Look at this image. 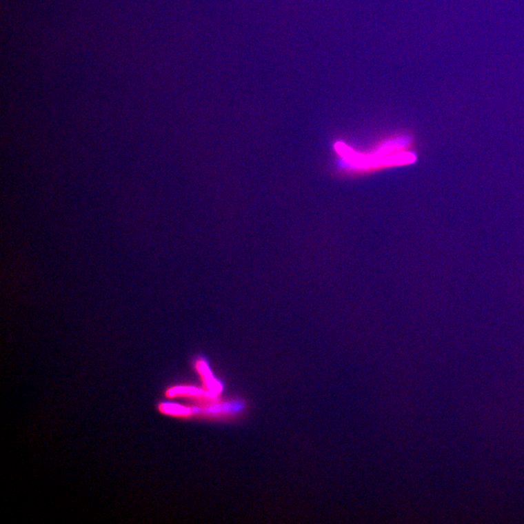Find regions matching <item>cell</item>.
I'll return each mask as SVG.
<instances>
[{"instance_id": "6da1fadb", "label": "cell", "mask_w": 524, "mask_h": 524, "mask_svg": "<svg viewBox=\"0 0 524 524\" xmlns=\"http://www.w3.org/2000/svg\"><path fill=\"white\" fill-rule=\"evenodd\" d=\"M196 369L203 376V381L206 387L214 393L216 394V392L220 391L221 385L216 381L213 375L210 371L208 365L203 361H199L196 363Z\"/></svg>"}, {"instance_id": "7a4b0ae2", "label": "cell", "mask_w": 524, "mask_h": 524, "mask_svg": "<svg viewBox=\"0 0 524 524\" xmlns=\"http://www.w3.org/2000/svg\"><path fill=\"white\" fill-rule=\"evenodd\" d=\"M160 410L162 412L168 414L181 415L190 414L189 410L181 408L180 405L172 403H163L160 405Z\"/></svg>"}]
</instances>
